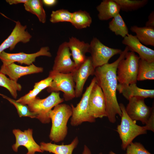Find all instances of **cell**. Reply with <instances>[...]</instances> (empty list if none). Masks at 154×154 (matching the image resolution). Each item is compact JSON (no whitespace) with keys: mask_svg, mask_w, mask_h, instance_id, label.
Segmentation results:
<instances>
[{"mask_svg":"<svg viewBox=\"0 0 154 154\" xmlns=\"http://www.w3.org/2000/svg\"><path fill=\"white\" fill-rule=\"evenodd\" d=\"M129 51L126 46L114 62L98 67L95 70L94 75L96 82L101 88L105 99L106 117L112 123L116 122L117 115L121 117L122 114L116 96L117 68L119 62L125 58Z\"/></svg>","mask_w":154,"mask_h":154,"instance_id":"obj_1","label":"cell"},{"mask_svg":"<svg viewBox=\"0 0 154 154\" xmlns=\"http://www.w3.org/2000/svg\"><path fill=\"white\" fill-rule=\"evenodd\" d=\"M72 115L71 106L59 104L49 112L52 126L49 135L50 139L55 143L63 141L68 133L67 124Z\"/></svg>","mask_w":154,"mask_h":154,"instance_id":"obj_2","label":"cell"},{"mask_svg":"<svg viewBox=\"0 0 154 154\" xmlns=\"http://www.w3.org/2000/svg\"><path fill=\"white\" fill-rule=\"evenodd\" d=\"M119 105L122 114L121 123L117 126L116 131L122 141V148L125 150L135 138L146 134L147 130L145 126L137 125L136 121L130 118L126 112L123 104L120 103Z\"/></svg>","mask_w":154,"mask_h":154,"instance_id":"obj_3","label":"cell"},{"mask_svg":"<svg viewBox=\"0 0 154 154\" xmlns=\"http://www.w3.org/2000/svg\"><path fill=\"white\" fill-rule=\"evenodd\" d=\"M64 101V99L60 97L59 92H53L44 99L36 97L27 106L29 110L35 115L36 118L42 123L46 124L51 121L49 116L50 112L55 106Z\"/></svg>","mask_w":154,"mask_h":154,"instance_id":"obj_4","label":"cell"},{"mask_svg":"<svg viewBox=\"0 0 154 154\" xmlns=\"http://www.w3.org/2000/svg\"><path fill=\"white\" fill-rule=\"evenodd\" d=\"M140 59L134 52L129 51L125 58L119 62L117 70L119 84L129 85L136 83Z\"/></svg>","mask_w":154,"mask_h":154,"instance_id":"obj_5","label":"cell"},{"mask_svg":"<svg viewBox=\"0 0 154 154\" xmlns=\"http://www.w3.org/2000/svg\"><path fill=\"white\" fill-rule=\"evenodd\" d=\"M48 76L52 80L50 86L47 88L49 93L58 92L63 93L64 100L68 101L76 98L75 92V84L71 73L64 74L56 72L51 70L49 72Z\"/></svg>","mask_w":154,"mask_h":154,"instance_id":"obj_6","label":"cell"},{"mask_svg":"<svg viewBox=\"0 0 154 154\" xmlns=\"http://www.w3.org/2000/svg\"><path fill=\"white\" fill-rule=\"evenodd\" d=\"M90 44L89 52L94 68L102 66L108 63L109 60L114 56L120 54L122 50L107 46L103 44L96 37H94Z\"/></svg>","mask_w":154,"mask_h":154,"instance_id":"obj_7","label":"cell"},{"mask_svg":"<svg viewBox=\"0 0 154 154\" xmlns=\"http://www.w3.org/2000/svg\"><path fill=\"white\" fill-rule=\"evenodd\" d=\"M96 82L95 77L92 79L90 85L86 90L82 97L76 106L73 104L71 106L72 109V115L71 118L70 124L73 126H78L84 122H94L96 119L89 115L88 112V99L94 84Z\"/></svg>","mask_w":154,"mask_h":154,"instance_id":"obj_8","label":"cell"},{"mask_svg":"<svg viewBox=\"0 0 154 154\" xmlns=\"http://www.w3.org/2000/svg\"><path fill=\"white\" fill-rule=\"evenodd\" d=\"M88 112L90 116L95 119L107 116L104 96L101 88L96 82L93 86L90 94Z\"/></svg>","mask_w":154,"mask_h":154,"instance_id":"obj_9","label":"cell"},{"mask_svg":"<svg viewBox=\"0 0 154 154\" xmlns=\"http://www.w3.org/2000/svg\"><path fill=\"white\" fill-rule=\"evenodd\" d=\"M48 46L42 47L38 52L33 53L27 54L23 52L18 53H9L2 52L0 54V59L3 62V65H6L15 62L21 64H24L29 66L35 62L36 58L40 56L48 57L52 56Z\"/></svg>","mask_w":154,"mask_h":154,"instance_id":"obj_10","label":"cell"},{"mask_svg":"<svg viewBox=\"0 0 154 154\" xmlns=\"http://www.w3.org/2000/svg\"><path fill=\"white\" fill-rule=\"evenodd\" d=\"M95 70L90 56H86L84 61L71 73L75 84L76 98L81 96L86 82L90 76L94 75Z\"/></svg>","mask_w":154,"mask_h":154,"instance_id":"obj_11","label":"cell"},{"mask_svg":"<svg viewBox=\"0 0 154 154\" xmlns=\"http://www.w3.org/2000/svg\"><path fill=\"white\" fill-rule=\"evenodd\" d=\"M145 98L133 97L129 100L125 109L126 112L133 121H140L143 124L147 123L151 114L152 107L147 106L145 103Z\"/></svg>","mask_w":154,"mask_h":154,"instance_id":"obj_12","label":"cell"},{"mask_svg":"<svg viewBox=\"0 0 154 154\" xmlns=\"http://www.w3.org/2000/svg\"><path fill=\"white\" fill-rule=\"evenodd\" d=\"M71 56L67 42L62 43L58 48L51 70L62 73H72L76 67V66L72 60Z\"/></svg>","mask_w":154,"mask_h":154,"instance_id":"obj_13","label":"cell"},{"mask_svg":"<svg viewBox=\"0 0 154 154\" xmlns=\"http://www.w3.org/2000/svg\"><path fill=\"white\" fill-rule=\"evenodd\" d=\"M12 132L16 139L15 143L12 146L14 151L17 152L19 147L23 146L28 150L26 154H35L36 152H43L40 149V145L36 143L33 138L32 129L29 128L23 131L19 129H14Z\"/></svg>","mask_w":154,"mask_h":154,"instance_id":"obj_14","label":"cell"},{"mask_svg":"<svg viewBox=\"0 0 154 154\" xmlns=\"http://www.w3.org/2000/svg\"><path fill=\"white\" fill-rule=\"evenodd\" d=\"M15 22V26L10 35L0 45V54L7 48L13 50L19 42L24 43L29 42L32 38L31 35L26 30V25H22L19 21Z\"/></svg>","mask_w":154,"mask_h":154,"instance_id":"obj_15","label":"cell"},{"mask_svg":"<svg viewBox=\"0 0 154 154\" xmlns=\"http://www.w3.org/2000/svg\"><path fill=\"white\" fill-rule=\"evenodd\" d=\"M43 68L36 66L33 64L27 66H22L15 63L1 66L0 72L8 76L11 80L17 82L21 77L33 74L42 72Z\"/></svg>","mask_w":154,"mask_h":154,"instance_id":"obj_16","label":"cell"},{"mask_svg":"<svg viewBox=\"0 0 154 154\" xmlns=\"http://www.w3.org/2000/svg\"><path fill=\"white\" fill-rule=\"evenodd\" d=\"M122 42L128 47L129 51L137 53L140 59L154 62V50L142 44L135 35L129 34L123 38Z\"/></svg>","mask_w":154,"mask_h":154,"instance_id":"obj_17","label":"cell"},{"mask_svg":"<svg viewBox=\"0 0 154 154\" xmlns=\"http://www.w3.org/2000/svg\"><path fill=\"white\" fill-rule=\"evenodd\" d=\"M67 42L70 51H71L73 61L76 67L85 60L86 57V54L89 52L90 44L73 37L70 38Z\"/></svg>","mask_w":154,"mask_h":154,"instance_id":"obj_18","label":"cell"},{"mask_svg":"<svg viewBox=\"0 0 154 154\" xmlns=\"http://www.w3.org/2000/svg\"><path fill=\"white\" fill-rule=\"evenodd\" d=\"M117 90L128 100L133 97H139L144 98H154L153 89H145L138 87L136 83L129 85L119 84Z\"/></svg>","mask_w":154,"mask_h":154,"instance_id":"obj_19","label":"cell"},{"mask_svg":"<svg viewBox=\"0 0 154 154\" xmlns=\"http://www.w3.org/2000/svg\"><path fill=\"white\" fill-rule=\"evenodd\" d=\"M98 12V16L101 21L113 18L119 13L120 8L115 0H103L96 7Z\"/></svg>","mask_w":154,"mask_h":154,"instance_id":"obj_20","label":"cell"},{"mask_svg":"<svg viewBox=\"0 0 154 154\" xmlns=\"http://www.w3.org/2000/svg\"><path fill=\"white\" fill-rule=\"evenodd\" d=\"M78 143L79 140L76 137L68 144L59 145L51 142H42L40 143V149L43 152L48 151L54 154H72Z\"/></svg>","mask_w":154,"mask_h":154,"instance_id":"obj_21","label":"cell"},{"mask_svg":"<svg viewBox=\"0 0 154 154\" xmlns=\"http://www.w3.org/2000/svg\"><path fill=\"white\" fill-rule=\"evenodd\" d=\"M130 29L136 34V37L142 44L154 46V28L134 25Z\"/></svg>","mask_w":154,"mask_h":154,"instance_id":"obj_22","label":"cell"},{"mask_svg":"<svg viewBox=\"0 0 154 154\" xmlns=\"http://www.w3.org/2000/svg\"><path fill=\"white\" fill-rule=\"evenodd\" d=\"M92 21V18L88 12L79 10L72 13L70 23L76 29H82L90 27Z\"/></svg>","mask_w":154,"mask_h":154,"instance_id":"obj_23","label":"cell"},{"mask_svg":"<svg viewBox=\"0 0 154 154\" xmlns=\"http://www.w3.org/2000/svg\"><path fill=\"white\" fill-rule=\"evenodd\" d=\"M43 4L42 0H28L24 6L26 11L36 15L40 22L44 23L46 21V15Z\"/></svg>","mask_w":154,"mask_h":154,"instance_id":"obj_24","label":"cell"},{"mask_svg":"<svg viewBox=\"0 0 154 154\" xmlns=\"http://www.w3.org/2000/svg\"><path fill=\"white\" fill-rule=\"evenodd\" d=\"M154 80V62L140 59L138 63L137 81Z\"/></svg>","mask_w":154,"mask_h":154,"instance_id":"obj_25","label":"cell"},{"mask_svg":"<svg viewBox=\"0 0 154 154\" xmlns=\"http://www.w3.org/2000/svg\"><path fill=\"white\" fill-rule=\"evenodd\" d=\"M108 28L116 35H119L123 38L129 34L127 27L119 13L109 23Z\"/></svg>","mask_w":154,"mask_h":154,"instance_id":"obj_26","label":"cell"},{"mask_svg":"<svg viewBox=\"0 0 154 154\" xmlns=\"http://www.w3.org/2000/svg\"><path fill=\"white\" fill-rule=\"evenodd\" d=\"M0 86L7 89L15 99L17 96V91H21L22 89L20 84L8 78L5 74L1 72H0Z\"/></svg>","mask_w":154,"mask_h":154,"instance_id":"obj_27","label":"cell"},{"mask_svg":"<svg viewBox=\"0 0 154 154\" xmlns=\"http://www.w3.org/2000/svg\"><path fill=\"white\" fill-rule=\"evenodd\" d=\"M119 5L121 10L123 11H135L145 5L147 0H115Z\"/></svg>","mask_w":154,"mask_h":154,"instance_id":"obj_28","label":"cell"},{"mask_svg":"<svg viewBox=\"0 0 154 154\" xmlns=\"http://www.w3.org/2000/svg\"><path fill=\"white\" fill-rule=\"evenodd\" d=\"M0 95L3 98L7 100L16 108L20 117H28L32 118H36L35 115L29 110L27 105L23 104L2 94Z\"/></svg>","mask_w":154,"mask_h":154,"instance_id":"obj_29","label":"cell"},{"mask_svg":"<svg viewBox=\"0 0 154 154\" xmlns=\"http://www.w3.org/2000/svg\"><path fill=\"white\" fill-rule=\"evenodd\" d=\"M72 16V13L64 9H60L52 11L50 21L53 23L59 22L70 23Z\"/></svg>","mask_w":154,"mask_h":154,"instance_id":"obj_30","label":"cell"},{"mask_svg":"<svg viewBox=\"0 0 154 154\" xmlns=\"http://www.w3.org/2000/svg\"><path fill=\"white\" fill-rule=\"evenodd\" d=\"M126 149L127 154H151L139 142H131Z\"/></svg>","mask_w":154,"mask_h":154,"instance_id":"obj_31","label":"cell"},{"mask_svg":"<svg viewBox=\"0 0 154 154\" xmlns=\"http://www.w3.org/2000/svg\"><path fill=\"white\" fill-rule=\"evenodd\" d=\"M41 91V90L38 88H34L33 89L30 91L29 92L16 101L23 104L28 105L35 99L37 96Z\"/></svg>","mask_w":154,"mask_h":154,"instance_id":"obj_32","label":"cell"},{"mask_svg":"<svg viewBox=\"0 0 154 154\" xmlns=\"http://www.w3.org/2000/svg\"><path fill=\"white\" fill-rule=\"evenodd\" d=\"M52 79L50 76L35 83L34 88H38L41 91L49 87L52 83Z\"/></svg>","mask_w":154,"mask_h":154,"instance_id":"obj_33","label":"cell"},{"mask_svg":"<svg viewBox=\"0 0 154 154\" xmlns=\"http://www.w3.org/2000/svg\"><path fill=\"white\" fill-rule=\"evenodd\" d=\"M147 130L154 132V108L152 107V110L150 116L144 126Z\"/></svg>","mask_w":154,"mask_h":154,"instance_id":"obj_34","label":"cell"},{"mask_svg":"<svg viewBox=\"0 0 154 154\" xmlns=\"http://www.w3.org/2000/svg\"><path fill=\"white\" fill-rule=\"evenodd\" d=\"M145 26L154 28V12L152 11L148 17V20L145 23Z\"/></svg>","mask_w":154,"mask_h":154,"instance_id":"obj_35","label":"cell"},{"mask_svg":"<svg viewBox=\"0 0 154 154\" xmlns=\"http://www.w3.org/2000/svg\"><path fill=\"white\" fill-rule=\"evenodd\" d=\"M42 1L43 4L49 7L55 5L57 2L56 0H43Z\"/></svg>","mask_w":154,"mask_h":154,"instance_id":"obj_36","label":"cell"},{"mask_svg":"<svg viewBox=\"0 0 154 154\" xmlns=\"http://www.w3.org/2000/svg\"><path fill=\"white\" fill-rule=\"evenodd\" d=\"M28 0H7L6 1L10 5L17 4L19 3H25Z\"/></svg>","mask_w":154,"mask_h":154,"instance_id":"obj_37","label":"cell"},{"mask_svg":"<svg viewBox=\"0 0 154 154\" xmlns=\"http://www.w3.org/2000/svg\"><path fill=\"white\" fill-rule=\"evenodd\" d=\"M82 154H92L90 149L87 145H84Z\"/></svg>","mask_w":154,"mask_h":154,"instance_id":"obj_38","label":"cell"},{"mask_svg":"<svg viewBox=\"0 0 154 154\" xmlns=\"http://www.w3.org/2000/svg\"><path fill=\"white\" fill-rule=\"evenodd\" d=\"M109 154H117L116 153H115L113 152V151H110L109 152ZM127 154L126 153V154Z\"/></svg>","mask_w":154,"mask_h":154,"instance_id":"obj_39","label":"cell"},{"mask_svg":"<svg viewBox=\"0 0 154 154\" xmlns=\"http://www.w3.org/2000/svg\"><path fill=\"white\" fill-rule=\"evenodd\" d=\"M99 154H103L102 153H100Z\"/></svg>","mask_w":154,"mask_h":154,"instance_id":"obj_40","label":"cell"}]
</instances>
